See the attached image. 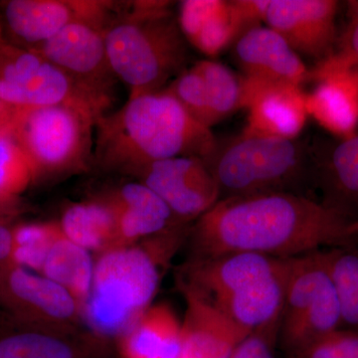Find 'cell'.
<instances>
[{
  "mask_svg": "<svg viewBox=\"0 0 358 358\" xmlns=\"http://www.w3.org/2000/svg\"><path fill=\"white\" fill-rule=\"evenodd\" d=\"M166 90L193 119L207 128L213 126L206 87L194 67L181 72Z\"/></svg>",
  "mask_w": 358,
  "mask_h": 358,
  "instance_id": "29",
  "label": "cell"
},
{
  "mask_svg": "<svg viewBox=\"0 0 358 358\" xmlns=\"http://www.w3.org/2000/svg\"><path fill=\"white\" fill-rule=\"evenodd\" d=\"M186 236L185 225H174L148 237L143 246H127L100 254L82 319L96 334L122 336L148 308L157 293L162 268Z\"/></svg>",
  "mask_w": 358,
  "mask_h": 358,
  "instance_id": "3",
  "label": "cell"
},
{
  "mask_svg": "<svg viewBox=\"0 0 358 358\" xmlns=\"http://www.w3.org/2000/svg\"><path fill=\"white\" fill-rule=\"evenodd\" d=\"M98 119L69 105L16 110L10 128L31 167L33 182L87 171L93 164Z\"/></svg>",
  "mask_w": 358,
  "mask_h": 358,
  "instance_id": "6",
  "label": "cell"
},
{
  "mask_svg": "<svg viewBox=\"0 0 358 358\" xmlns=\"http://www.w3.org/2000/svg\"><path fill=\"white\" fill-rule=\"evenodd\" d=\"M0 307L16 322L65 333L82 319L77 301L45 275L14 263L0 265Z\"/></svg>",
  "mask_w": 358,
  "mask_h": 358,
  "instance_id": "11",
  "label": "cell"
},
{
  "mask_svg": "<svg viewBox=\"0 0 358 358\" xmlns=\"http://www.w3.org/2000/svg\"><path fill=\"white\" fill-rule=\"evenodd\" d=\"M352 22L336 53L322 59L310 75L336 70L358 69V1L348 2Z\"/></svg>",
  "mask_w": 358,
  "mask_h": 358,
  "instance_id": "31",
  "label": "cell"
},
{
  "mask_svg": "<svg viewBox=\"0 0 358 358\" xmlns=\"http://www.w3.org/2000/svg\"><path fill=\"white\" fill-rule=\"evenodd\" d=\"M235 57L244 77L301 87L310 77L298 53L279 33L257 26L236 40Z\"/></svg>",
  "mask_w": 358,
  "mask_h": 358,
  "instance_id": "16",
  "label": "cell"
},
{
  "mask_svg": "<svg viewBox=\"0 0 358 358\" xmlns=\"http://www.w3.org/2000/svg\"><path fill=\"white\" fill-rule=\"evenodd\" d=\"M243 109L248 110L244 131L259 136L294 140L308 117L301 87L242 78Z\"/></svg>",
  "mask_w": 358,
  "mask_h": 358,
  "instance_id": "15",
  "label": "cell"
},
{
  "mask_svg": "<svg viewBox=\"0 0 358 358\" xmlns=\"http://www.w3.org/2000/svg\"><path fill=\"white\" fill-rule=\"evenodd\" d=\"M0 99L16 109L69 105L96 117L109 103L84 91L38 52L11 43L0 44Z\"/></svg>",
  "mask_w": 358,
  "mask_h": 358,
  "instance_id": "9",
  "label": "cell"
},
{
  "mask_svg": "<svg viewBox=\"0 0 358 358\" xmlns=\"http://www.w3.org/2000/svg\"><path fill=\"white\" fill-rule=\"evenodd\" d=\"M16 322L17 329L0 334V358H75L60 334Z\"/></svg>",
  "mask_w": 358,
  "mask_h": 358,
  "instance_id": "25",
  "label": "cell"
},
{
  "mask_svg": "<svg viewBox=\"0 0 358 358\" xmlns=\"http://www.w3.org/2000/svg\"><path fill=\"white\" fill-rule=\"evenodd\" d=\"M303 148L294 140L244 131L225 145H216L204 160L221 193V199L289 192L303 173Z\"/></svg>",
  "mask_w": 358,
  "mask_h": 358,
  "instance_id": "7",
  "label": "cell"
},
{
  "mask_svg": "<svg viewBox=\"0 0 358 358\" xmlns=\"http://www.w3.org/2000/svg\"><path fill=\"white\" fill-rule=\"evenodd\" d=\"M109 22L74 21L31 50L62 70L80 88L110 106L119 80L110 67L106 47L105 29Z\"/></svg>",
  "mask_w": 358,
  "mask_h": 358,
  "instance_id": "10",
  "label": "cell"
},
{
  "mask_svg": "<svg viewBox=\"0 0 358 358\" xmlns=\"http://www.w3.org/2000/svg\"><path fill=\"white\" fill-rule=\"evenodd\" d=\"M226 1L222 0H185L179 3L178 21L180 31L190 44L196 38L202 26L218 13Z\"/></svg>",
  "mask_w": 358,
  "mask_h": 358,
  "instance_id": "34",
  "label": "cell"
},
{
  "mask_svg": "<svg viewBox=\"0 0 358 358\" xmlns=\"http://www.w3.org/2000/svg\"><path fill=\"white\" fill-rule=\"evenodd\" d=\"M341 329V310L324 250L291 259L279 341L291 357Z\"/></svg>",
  "mask_w": 358,
  "mask_h": 358,
  "instance_id": "8",
  "label": "cell"
},
{
  "mask_svg": "<svg viewBox=\"0 0 358 358\" xmlns=\"http://www.w3.org/2000/svg\"><path fill=\"white\" fill-rule=\"evenodd\" d=\"M9 218L0 217V265L11 261L13 250V226Z\"/></svg>",
  "mask_w": 358,
  "mask_h": 358,
  "instance_id": "36",
  "label": "cell"
},
{
  "mask_svg": "<svg viewBox=\"0 0 358 358\" xmlns=\"http://www.w3.org/2000/svg\"><path fill=\"white\" fill-rule=\"evenodd\" d=\"M94 265L90 252L73 243L63 233L52 246L39 274L65 289L82 313L91 289Z\"/></svg>",
  "mask_w": 358,
  "mask_h": 358,
  "instance_id": "22",
  "label": "cell"
},
{
  "mask_svg": "<svg viewBox=\"0 0 358 358\" xmlns=\"http://www.w3.org/2000/svg\"><path fill=\"white\" fill-rule=\"evenodd\" d=\"M281 317L247 334L235 346L229 358H275Z\"/></svg>",
  "mask_w": 358,
  "mask_h": 358,
  "instance_id": "33",
  "label": "cell"
},
{
  "mask_svg": "<svg viewBox=\"0 0 358 358\" xmlns=\"http://www.w3.org/2000/svg\"><path fill=\"white\" fill-rule=\"evenodd\" d=\"M292 358H358V331L336 329Z\"/></svg>",
  "mask_w": 358,
  "mask_h": 358,
  "instance_id": "32",
  "label": "cell"
},
{
  "mask_svg": "<svg viewBox=\"0 0 358 358\" xmlns=\"http://www.w3.org/2000/svg\"><path fill=\"white\" fill-rule=\"evenodd\" d=\"M169 207L176 225L201 217L219 200L217 183L203 159L171 157L152 162L131 174Z\"/></svg>",
  "mask_w": 358,
  "mask_h": 358,
  "instance_id": "12",
  "label": "cell"
},
{
  "mask_svg": "<svg viewBox=\"0 0 358 358\" xmlns=\"http://www.w3.org/2000/svg\"><path fill=\"white\" fill-rule=\"evenodd\" d=\"M124 358H180L182 327L169 306H152L122 334Z\"/></svg>",
  "mask_w": 358,
  "mask_h": 358,
  "instance_id": "20",
  "label": "cell"
},
{
  "mask_svg": "<svg viewBox=\"0 0 358 358\" xmlns=\"http://www.w3.org/2000/svg\"><path fill=\"white\" fill-rule=\"evenodd\" d=\"M291 259L253 253L192 259L178 285L249 334L281 317Z\"/></svg>",
  "mask_w": 358,
  "mask_h": 358,
  "instance_id": "4",
  "label": "cell"
},
{
  "mask_svg": "<svg viewBox=\"0 0 358 358\" xmlns=\"http://www.w3.org/2000/svg\"><path fill=\"white\" fill-rule=\"evenodd\" d=\"M179 289L186 303L180 358H229L248 334L189 289Z\"/></svg>",
  "mask_w": 358,
  "mask_h": 358,
  "instance_id": "18",
  "label": "cell"
},
{
  "mask_svg": "<svg viewBox=\"0 0 358 358\" xmlns=\"http://www.w3.org/2000/svg\"><path fill=\"white\" fill-rule=\"evenodd\" d=\"M216 145L210 129L193 119L164 89L131 96L121 109L96 120L93 164L131 176L171 157L205 160Z\"/></svg>",
  "mask_w": 358,
  "mask_h": 358,
  "instance_id": "2",
  "label": "cell"
},
{
  "mask_svg": "<svg viewBox=\"0 0 358 358\" xmlns=\"http://www.w3.org/2000/svg\"><path fill=\"white\" fill-rule=\"evenodd\" d=\"M16 108L2 101L0 99V131L9 128L13 124Z\"/></svg>",
  "mask_w": 358,
  "mask_h": 358,
  "instance_id": "37",
  "label": "cell"
},
{
  "mask_svg": "<svg viewBox=\"0 0 358 358\" xmlns=\"http://www.w3.org/2000/svg\"><path fill=\"white\" fill-rule=\"evenodd\" d=\"M117 2L103 0H8L0 2L3 32L32 49L80 20L110 21Z\"/></svg>",
  "mask_w": 358,
  "mask_h": 358,
  "instance_id": "13",
  "label": "cell"
},
{
  "mask_svg": "<svg viewBox=\"0 0 358 358\" xmlns=\"http://www.w3.org/2000/svg\"><path fill=\"white\" fill-rule=\"evenodd\" d=\"M62 234L59 221L13 226V250L10 263L39 273L52 246Z\"/></svg>",
  "mask_w": 358,
  "mask_h": 358,
  "instance_id": "28",
  "label": "cell"
},
{
  "mask_svg": "<svg viewBox=\"0 0 358 358\" xmlns=\"http://www.w3.org/2000/svg\"><path fill=\"white\" fill-rule=\"evenodd\" d=\"M317 82L306 95L308 115L329 133L350 138L358 126V69L310 75Z\"/></svg>",
  "mask_w": 358,
  "mask_h": 358,
  "instance_id": "19",
  "label": "cell"
},
{
  "mask_svg": "<svg viewBox=\"0 0 358 358\" xmlns=\"http://www.w3.org/2000/svg\"><path fill=\"white\" fill-rule=\"evenodd\" d=\"M13 212H9L4 210V209L0 208V217L10 218V216L13 215Z\"/></svg>",
  "mask_w": 358,
  "mask_h": 358,
  "instance_id": "38",
  "label": "cell"
},
{
  "mask_svg": "<svg viewBox=\"0 0 358 358\" xmlns=\"http://www.w3.org/2000/svg\"><path fill=\"white\" fill-rule=\"evenodd\" d=\"M341 212L294 192L225 197L192 229L193 259L253 253L289 259L346 247L357 234Z\"/></svg>",
  "mask_w": 358,
  "mask_h": 358,
  "instance_id": "1",
  "label": "cell"
},
{
  "mask_svg": "<svg viewBox=\"0 0 358 358\" xmlns=\"http://www.w3.org/2000/svg\"><path fill=\"white\" fill-rule=\"evenodd\" d=\"M6 35H4L3 29H2L1 23H0V44L6 40Z\"/></svg>",
  "mask_w": 358,
  "mask_h": 358,
  "instance_id": "39",
  "label": "cell"
},
{
  "mask_svg": "<svg viewBox=\"0 0 358 358\" xmlns=\"http://www.w3.org/2000/svg\"><path fill=\"white\" fill-rule=\"evenodd\" d=\"M352 227L353 230H355V232L357 233V234L358 235V218L355 219V220L353 221Z\"/></svg>",
  "mask_w": 358,
  "mask_h": 358,
  "instance_id": "40",
  "label": "cell"
},
{
  "mask_svg": "<svg viewBox=\"0 0 358 358\" xmlns=\"http://www.w3.org/2000/svg\"><path fill=\"white\" fill-rule=\"evenodd\" d=\"M271 0H233L228 1L232 20L236 24L240 36L252 28L265 22Z\"/></svg>",
  "mask_w": 358,
  "mask_h": 358,
  "instance_id": "35",
  "label": "cell"
},
{
  "mask_svg": "<svg viewBox=\"0 0 358 358\" xmlns=\"http://www.w3.org/2000/svg\"><path fill=\"white\" fill-rule=\"evenodd\" d=\"M338 7L334 0H271L265 22L299 55L327 58L336 40Z\"/></svg>",
  "mask_w": 358,
  "mask_h": 358,
  "instance_id": "14",
  "label": "cell"
},
{
  "mask_svg": "<svg viewBox=\"0 0 358 358\" xmlns=\"http://www.w3.org/2000/svg\"><path fill=\"white\" fill-rule=\"evenodd\" d=\"M70 241L102 254L117 247L114 216L101 197L69 205L59 221Z\"/></svg>",
  "mask_w": 358,
  "mask_h": 358,
  "instance_id": "21",
  "label": "cell"
},
{
  "mask_svg": "<svg viewBox=\"0 0 358 358\" xmlns=\"http://www.w3.org/2000/svg\"><path fill=\"white\" fill-rule=\"evenodd\" d=\"M171 1L117 2L105 29L110 67L131 96L160 91L180 74L187 58L185 38Z\"/></svg>",
  "mask_w": 358,
  "mask_h": 358,
  "instance_id": "5",
  "label": "cell"
},
{
  "mask_svg": "<svg viewBox=\"0 0 358 358\" xmlns=\"http://www.w3.org/2000/svg\"><path fill=\"white\" fill-rule=\"evenodd\" d=\"M346 247L324 250L341 310V329L358 331V254Z\"/></svg>",
  "mask_w": 358,
  "mask_h": 358,
  "instance_id": "24",
  "label": "cell"
},
{
  "mask_svg": "<svg viewBox=\"0 0 358 358\" xmlns=\"http://www.w3.org/2000/svg\"><path fill=\"white\" fill-rule=\"evenodd\" d=\"M239 37V30L226 1L225 6L204 23L192 45L205 55L214 57Z\"/></svg>",
  "mask_w": 358,
  "mask_h": 358,
  "instance_id": "30",
  "label": "cell"
},
{
  "mask_svg": "<svg viewBox=\"0 0 358 358\" xmlns=\"http://www.w3.org/2000/svg\"><path fill=\"white\" fill-rule=\"evenodd\" d=\"M115 224L117 247L133 246L176 225L169 207L154 192L136 181L115 188L101 197Z\"/></svg>",
  "mask_w": 358,
  "mask_h": 358,
  "instance_id": "17",
  "label": "cell"
},
{
  "mask_svg": "<svg viewBox=\"0 0 358 358\" xmlns=\"http://www.w3.org/2000/svg\"><path fill=\"white\" fill-rule=\"evenodd\" d=\"M203 79L213 124L237 110L243 109V86L227 67L213 60L199 61L193 66Z\"/></svg>",
  "mask_w": 358,
  "mask_h": 358,
  "instance_id": "27",
  "label": "cell"
},
{
  "mask_svg": "<svg viewBox=\"0 0 358 358\" xmlns=\"http://www.w3.org/2000/svg\"><path fill=\"white\" fill-rule=\"evenodd\" d=\"M322 185L324 203L352 220L350 208L358 204V134L334 148L322 173Z\"/></svg>",
  "mask_w": 358,
  "mask_h": 358,
  "instance_id": "23",
  "label": "cell"
},
{
  "mask_svg": "<svg viewBox=\"0 0 358 358\" xmlns=\"http://www.w3.org/2000/svg\"><path fill=\"white\" fill-rule=\"evenodd\" d=\"M33 174L27 157L10 127L0 131V208L16 211L18 199L31 185Z\"/></svg>",
  "mask_w": 358,
  "mask_h": 358,
  "instance_id": "26",
  "label": "cell"
}]
</instances>
